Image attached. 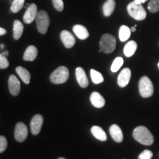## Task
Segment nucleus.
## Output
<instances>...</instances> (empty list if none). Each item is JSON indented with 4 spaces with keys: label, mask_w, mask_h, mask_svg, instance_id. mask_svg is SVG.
Segmentation results:
<instances>
[{
    "label": "nucleus",
    "mask_w": 159,
    "mask_h": 159,
    "mask_svg": "<svg viewBox=\"0 0 159 159\" xmlns=\"http://www.w3.org/2000/svg\"><path fill=\"white\" fill-rule=\"evenodd\" d=\"M133 136L136 142L143 145L150 146L154 142V137L148 128L144 126H139L134 129Z\"/></svg>",
    "instance_id": "nucleus-1"
},
{
    "label": "nucleus",
    "mask_w": 159,
    "mask_h": 159,
    "mask_svg": "<svg viewBox=\"0 0 159 159\" xmlns=\"http://www.w3.org/2000/svg\"><path fill=\"white\" fill-rule=\"evenodd\" d=\"M116 39L112 35L108 34H104L101 37L100 41H99V52H104L106 54H109V53L113 52L116 49Z\"/></svg>",
    "instance_id": "nucleus-2"
},
{
    "label": "nucleus",
    "mask_w": 159,
    "mask_h": 159,
    "mask_svg": "<svg viewBox=\"0 0 159 159\" xmlns=\"http://www.w3.org/2000/svg\"><path fill=\"white\" fill-rule=\"evenodd\" d=\"M128 14L133 19L137 21H142L147 17V12L142 5V4H138L136 2H132L127 7Z\"/></svg>",
    "instance_id": "nucleus-3"
},
{
    "label": "nucleus",
    "mask_w": 159,
    "mask_h": 159,
    "mask_svg": "<svg viewBox=\"0 0 159 159\" xmlns=\"http://www.w3.org/2000/svg\"><path fill=\"white\" fill-rule=\"evenodd\" d=\"M139 94L144 98H148L152 96L154 93V87L152 81L147 76L141 77L139 82Z\"/></svg>",
    "instance_id": "nucleus-4"
},
{
    "label": "nucleus",
    "mask_w": 159,
    "mask_h": 159,
    "mask_svg": "<svg viewBox=\"0 0 159 159\" xmlns=\"http://www.w3.org/2000/svg\"><path fill=\"white\" fill-rule=\"evenodd\" d=\"M69 76V69L66 66H61L52 73L50 75V81L54 84H62L66 82Z\"/></svg>",
    "instance_id": "nucleus-5"
},
{
    "label": "nucleus",
    "mask_w": 159,
    "mask_h": 159,
    "mask_svg": "<svg viewBox=\"0 0 159 159\" xmlns=\"http://www.w3.org/2000/svg\"><path fill=\"white\" fill-rule=\"evenodd\" d=\"M35 21H36L37 29L39 33L41 34H46L48 30L49 23H50V20L47 12L44 11L38 12Z\"/></svg>",
    "instance_id": "nucleus-6"
},
{
    "label": "nucleus",
    "mask_w": 159,
    "mask_h": 159,
    "mask_svg": "<svg viewBox=\"0 0 159 159\" xmlns=\"http://www.w3.org/2000/svg\"><path fill=\"white\" fill-rule=\"evenodd\" d=\"M28 135V130L25 123L19 122L16 125L14 136L17 142H23L27 139Z\"/></svg>",
    "instance_id": "nucleus-7"
},
{
    "label": "nucleus",
    "mask_w": 159,
    "mask_h": 159,
    "mask_svg": "<svg viewBox=\"0 0 159 159\" xmlns=\"http://www.w3.org/2000/svg\"><path fill=\"white\" fill-rule=\"evenodd\" d=\"M38 14V8L35 4L33 3L28 6L25 15L23 16V21L25 24H31L35 19Z\"/></svg>",
    "instance_id": "nucleus-8"
},
{
    "label": "nucleus",
    "mask_w": 159,
    "mask_h": 159,
    "mask_svg": "<svg viewBox=\"0 0 159 159\" xmlns=\"http://www.w3.org/2000/svg\"><path fill=\"white\" fill-rule=\"evenodd\" d=\"M43 118L41 115L36 114L33 117L30 122V130L33 135H38L42 128Z\"/></svg>",
    "instance_id": "nucleus-9"
},
{
    "label": "nucleus",
    "mask_w": 159,
    "mask_h": 159,
    "mask_svg": "<svg viewBox=\"0 0 159 159\" xmlns=\"http://www.w3.org/2000/svg\"><path fill=\"white\" fill-rule=\"evenodd\" d=\"M8 87L10 93L13 96H18L21 89L19 80L15 75H11L8 79Z\"/></svg>",
    "instance_id": "nucleus-10"
},
{
    "label": "nucleus",
    "mask_w": 159,
    "mask_h": 159,
    "mask_svg": "<svg viewBox=\"0 0 159 159\" xmlns=\"http://www.w3.org/2000/svg\"><path fill=\"white\" fill-rule=\"evenodd\" d=\"M131 77V71L129 68L123 69L122 71L119 73L118 78H117V83L118 85L122 88L127 86L130 82Z\"/></svg>",
    "instance_id": "nucleus-11"
},
{
    "label": "nucleus",
    "mask_w": 159,
    "mask_h": 159,
    "mask_svg": "<svg viewBox=\"0 0 159 159\" xmlns=\"http://www.w3.org/2000/svg\"><path fill=\"white\" fill-rule=\"evenodd\" d=\"M61 39L63 44H64L65 47L68 49H70L74 47L75 42H76L74 35L71 34L70 32L67 30H63L61 32Z\"/></svg>",
    "instance_id": "nucleus-12"
},
{
    "label": "nucleus",
    "mask_w": 159,
    "mask_h": 159,
    "mask_svg": "<svg viewBox=\"0 0 159 159\" xmlns=\"http://www.w3.org/2000/svg\"><path fill=\"white\" fill-rule=\"evenodd\" d=\"M75 75H76V79L80 86L82 88H86L89 85V80L87 78L84 69L81 67H77L75 70Z\"/></svg>",
    "instance_id": "nucleus-13"
},
{
    "label": "nucleus",
    "mask_w": 159,
    "mask_h": 159,
    "mask_svg": "<svg viewBox=\"0 0 159 159\" xmlns=\"http://www.w3.org/2000/svg\"><path fill=\"white\" fill-rule=\"evenodd\" d=\"M90 101L93 106L95 108H101L105 105V100L102 95L99 92L94 91L90 96Z\"/></svg>",
    "instance_id": "nucleus-14"
},
{
    "label": "nucleus",
    "mask_w": 159,
    "mask_h": 159,
    "mask_svg": "<svg viewBox=\"0 0 159 159\" xmlns=\"http://www.w3.org/2000/svg\"><path fill=\"white\" fill-rule=\"evenodd\" d=\"M109 133H110L111 137L115 142L120 143L123 141V134L121 128L119 125H112L109 128Z\"/></svg>",
    "instance_id": "nucleus-15"
},
{
    "label": "nucleus",
    "mask_w": 159,
    "mask_h": 159,
    "mask_svg": "<svg viewBox=\"0 0 159 159\" xmlns=\"http://www.w3.org/2000/svg\"><path fill=\"white\" fill-rule=\"evenodd\" d=\"M73 32L76 36L80 40H85L89 36V33L86 27L80 25H76L73 27Z\"/></svg>",
    "instance_id": "nucleus-16"
},
{
    "label": "nucleus",
    "mask_w": 159,
    "mask_h": 159,
    "mask_svg": "<svg viewBox=\"0 0 159 159\" xmlns=\"http://www.w3.org/2000/svg\"><path fill=\"white\" fill-rule=\"evenodd\" d=\"M38 49L35 46L30 45L26 49L24 53L23 59L26 61H33L37 57Z\"/></svg>",
    "instance_id": "nucleus-17"
},
{
    "label": "nucleus",
    "mask_w": 159,
    "mask_h": 159,
    "mask_svg": "<svg viewBox=\"0 0 159 159\" xmlns=\"http://www.w3.org/2000/svg\"><path fill=\"white\" fill-rule=\"evenodd\" d=\"M91 134L94 136L95 138L98 140L101 141V142H105L107 140V135L105 133V131L102 130V128L99 126H93L91 129Z\"/></svg>",
    "instance_id": "nucleus-18"
},
{
    "label": "nucleus",
    "mask_w": 159,
    "mask_h": 159,
    "mask_svg": "<svg viewBox=\"0 0 159 159\" xmlns=\"http://www.w3.org/2000/svg\"><path fill=\"white\" fill-rule=\"evenodd\" d=\"M16 71L17 74L19 75L20 78L22 80L23 82L25 83V84H29L31 79V75L30 73L29 72V71L22 66L16 67Z\"/></svg>",
    "instance_id": "nucleus-19"
},
{
    "label": "nucleus",
    "mask_w": 159,
    "mask_h": 159,
    "mask_svg": "<svg viewBox=\"0 0 159 159\" xmlns=\"http://www.w3.org/2000/svg\"><path fill=\"white\" fill-rule=\"evenodd\" d=\"M137 43L134 41H130L124 47V54L127 57H130L134 55L137 49Z\"/></svg>",
    "instance_id": "nucleus-20"
},
{
    "label": "nucleus",
    "mask_w": 159,
    "mask_h": 159,
    "mask_svg": "<svg viewBox=\"0 0 159 159\" xmlns=\"http://www.w3.org/2000/svg\"><path fill=\"white\" fill-rule=\"evenodd\" d=\"M115 7H116V2L115 0H107L104 5H103V14L105 16L108 17L112 14L114 11Z\"/></svg>",
    "instance_id": "nucleus-21"
},
{
    "label": "nucleus",
    "mask_w": 159,
    "mask_h": 159,
    "mask_svg": "<svg viewBox=\"0 0 159 159\" xmlns=\"http://www.w3.org/2000/svg\"><path fill=\"white\" fill-rule=\"evenodd\" d=\"M23 30V24H21L19 20H15L13 22V38L15 40H19L21 37Z\"/></svg>",
    "instance_id": "nucleus-22"
},
{
    "label": "nucleus",
    "mask_w": 159,
    "mask_h": 159,
    "mask_svg": "<svg viewBox=\"0 0 159 159\" xmlns=\"http://www.w3.org/2000/svg\"><path fill=\"white\" fill-rule=\"evenodd\" d=\"M130 34H131V30L128 26L126 25L121 26L119 31V40H120L122 42H125V41H128L129 38L130 37Z\"/></svg>",
    "instance_id": "nucleus-23"
},
{
    "label": "nucleus",
    "mask_w": 159,
    "mask_h": 159,
    "mask_svg": "<svg viewBox=\"0 0 159 159\" xmlns=\"http://www.w3.org/2000/svg\"><path fill=\"white\" fill-rule=\"evenodd\" d=\"M90 74L91 80H92V82L94 84H99V83H102L104 81V77H103L102 74L100 72H99V71L94 70V69H91Z\"/></svg>",
    "instance_id": "nucleus-24"
},
{
    "label": "nucleus",
    "mask_w": 159,
    "mask_h": 159,
    "mask_svg": "<svg viewBox=\"0 0 159 159\" xmlns=\"http://www.w3.org/2000/svg\"><path fill=\"white\" fill-rule=\"evenodd\" d=\"M25 0H13L11 7V12L16 13L21 11L25 5Z\"/></svg>",
    "instance_id": "nucleus-25"
},
{
    "label": "nucleus",
    "mask_w": 159,
    "mask_h": 159,
    "mask_svg": "<svg viewBox=\"0 0 159 159\" xmlns=\"http://www.w3.org/2000/svg\"><path fill=\"white\" fill-rule=\"evenodd\" d=\"M123 63H124V60L122 57H118L114 59V62H113L112 65H111V70L112 72H116L119 70V69L122 66Z\"/></svg>",
    "instance_id": "nucleus-26"
},
{
    "label": "nucleus",
    "mask_w": 159,
    "mask_h": 159,
    "mask_svg": "<svg viewBox=\"0 0 159 159\" xmlns=\"http://www.w3.org/2000/svg\"><path fill=\"white\" fill-rule=\"evenodd\" d=\"M148 10L152 13L159 11V0H150L148 3Z\"/></svg>",
    "instance_id": "nucleus-27"
},
{
    "label": "nucleus",
    "mask_w": 159,
    "mask_h": 159,
    "mask_svg": "<svg viewBox=\"0 0 159 159\" xmlns=\"http://www.w3.org/2000/svg\"><path fill=\"white\" fill-rule=\"evenodd\" d=\"M9 66V62L7 61V57L3 55L2 54H0V69H7Z\"/></svg>",
    "instance_id": "nucleus-28"
},
{
    "label": "nucleus",
    "mask_w": 159,
    "mask_h": 159,
    "mask_svg": "<svg viewBox=\"0 0 159 159\" xmlns=\"http://www.w3.org/2000/svg\"><path fill=\"white\" fill-rule=\"evenodd\" d=\"M52 1L53 6L57 11H63L64 8V5H63V0H52Z\"/></svg>",
    "instance_id": "nucleus-29"
},
{
    "label": "nucleus",
    "mask_w": 159,
    "mask_h": 159,
    "mask_svg": "<svg viewBox=\"0 0 159 159\" xmlns=\"http://www.w3.org/2000/svg\"><path fill=\"white\" fill-rule=\"evenodd\" d=\"M7 148V141L4 136H0V153L5 151Z\"/></svg>",
    "instance_id": "nucleus-30"
},
{
    "label": "nucleus",
    "mask_w": 159,
    "mask_h": 159,
    "mask_svg": "<svg viewBox=\"0 0 159 159\" xmlns=\"http://www.w3.org/2000/svg\"><path fill=\"white\" fill-rule=\"evenodd\" d=\"M153 156V154L149 150H145L139 156V159H151Z\"/></svg>",
    "instance_id": "nucleus-31"
},
{
    "label": "nucleus",
    "mask_w": 159,
    "mask_h": 159,
    "mask_svg": "<svg viewBox=\"0 0 159 159\" xmlns=\"http://www.w3.org/2000/svg\"><path fill=\"white\" fill-rule=\"evenodd\" d=\"M7 33V30L5 29L2 28V27H0V35H4Z\"/></svg>",
    "instance_id": "nucleus-32"
},
{
    "label": "nucleus",
    "mask_w": 159,
    "mask_h": 159,
    "mask_svg": "<svg viewBox=\"0 0 159 159\" xmlns=\"http://www.w3.org/2000/svg\"><path fill=\"white\" fill-rule=\"evenodd\" d=\"M147 1H148V0H134V2H136L138 4H143L146 2Z\"/></svg>",
    "instance_id": "nucleus-33"
},
{
    "label": "nucleus",
    "mask_w": 159,
    "mask_h": 159,
    "mask_svg": "<svg viewBox=\"0 0 159 159\" xmlns=\"http://www.w3.org/2000/svg\"><path fill=\"white\" fill-rule=\"evenodd\" d=\"M2 54L3 55H5V56L7 57V55H8V52H7V51H5V52H4L2 53Z\"/></svg>",
    "instance_id": "nucleus-34"
},
{
    "label": "nucleus",
    "mask_w": 159,
    "mask_h": 159,
    "mask_svg": "<svg viewBox=\"0 0 159 159\" xmlns=\"http://www.w3.org/2000/svg\"><path fill=\"white\" fill-rule=\"evenodd\" d=\"M130 30H131V32H136V27H131Z\"/></svg>",
    "instance_id": "nucleus-35"
},
{
    "label": "nucleus",
    "mask_w": 159,
    "mask_h": 159,
    "mask_svg": "<svg viewBox=\"0 0 159 159\" xmlns=\"http://www.w3.org/2000/svg\"><path fill=\"white\" fill-rule=\"evenodd\" d=\"M0 47H1V48H2V49H3L4 47H5V45H3V44H1V46H0Z\"/></svg>",
    "instance_id": "nucleus-36"
},
{
    "label": "nucleus",
    "mask_w": 159,
    "mask_h": 159,
    "mask_svg": "<svg viewBox=\"0 0 159 159\" xmlns=\"http://www.w3.org/2000/svg\"><path fill=\"white\" fill-rule=\"evenodd\" d=\"M58 159H66V158H59Z\"/></svg>",
    "instance_id": "nucleus-37"
},
{
    "label": "nucleus",
    "mask_w": 159,
    "mask_h": 159,
    "mask_svg": "<svg viewBox=\"0 0 159 159\" xmlns=\"http://www.w3.org/2000/svg\"><path fill=\"white\" fill-rule=\"evenodd\" d=\"M158 69H159V62H158Z\"/></svg>",
    "instance_id": "nucleus-38"
}]
</instances>
